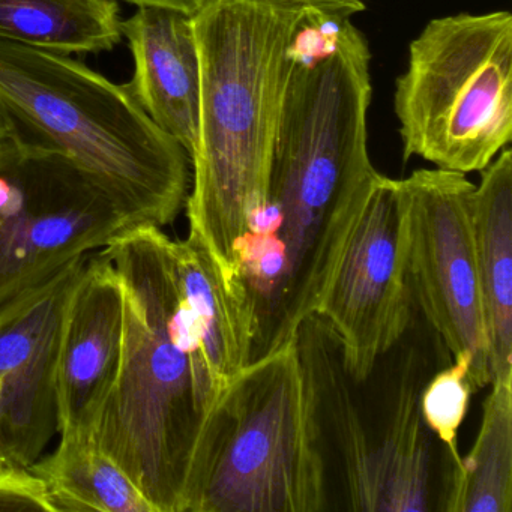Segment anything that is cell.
<instances>
[{
  "label": "cell",
  "mask_w": 512,
  "mask_h": 512,
  "mask_svg": "<svg viewBox=\"0 0 512 512\" xmlns=\"http://www.w3.org/2000/svg\"><path fill=\"white\" fill-rule=\"evenodd\" d=\"M404 161L469 175L512 139V16L509 11L437 17L410 43L395 82Z\"/></svg>",
  "instance_id": "8992f818"
},
{
  "label": "cell",
  "mask_w": 512,
  "mask_h": 512,
  "mask_svg": "<svg viewBox=\"0 0 512 512\" xmlns=\"http://www.w3.org/2000/svg\"><path fill=\"white\" fill-rule=\"evenodd\" d=\"M8 136H10V128H8L7 121H5L4 116L0 113V142Z\"/></svg>",
  "instance_id": "603a6c76"
},
{
  "label": "cell",
  "mask_w": 512,
  "mask_h": 512,
  "mask_svg": "<svg viewBox=\"0 0 512 512\" xmlns=\"http://www.w3.org/2000/svg\"><path fill=\"white\" fill-rule=\"evenodd\" d=\"M137 227L104 185L58 152L0 142V302Z\"/></svg>",
  "instance_id": "ba28073f"
},
{
  "label": "cell",
  "mask_w": 512,
  "mask_h": 512,
  "mask_svg": "<svg viewBox=\"0 0 512 512\" xmlns=\"http://www.w3.org/2000/svg\"><path fill=\"white\" fill-rule=\"evenodd\" d=\"M124 2L136 7L172 8L188 14L196 13L197 8L203 4V0H124Z\"/></svg>",
  "instance_id": "7402d4cb"
},
{
  "label": "cell",
  "mask_w": 512,
  "mask_h": 512,
  "mask_svg": "<svg viewBox=\"0 0 512 512\" xmlns=\"http://www.w3.org/2000/svg\"><path fill=\"white\" fill-rule=\"evenodd\" d=\"M31 470L46 484L55 512H155L92 436H61L55 452Z\"/></svg>",
  "instance_id": "ac0fdd59"
},
{
  "label": "cell",
  "mask_w": 512,
  "mask_h": 512,
  "mask_svg": "<svg viewBox=\"0 0 512 512\" xmlns=\"http://www.w3.org/2000/svg\"><path fill=\"white\" fill-rule=\"evenodd\" d=\"M407 211L401 179L377 176L316 314L340 343L353 382L364 385L412 325Z\"/></svg>",
  "instance_id": "30bf717a"
},
{
  "label": "cell",
  "mask_w": 512,
  "mask_h": 512,
  "mask_svg": "<svg viewBox=\"0 0 512 512\" xmlns=\"http://www.w3.org/2000/svg\"><path fill=\"white\" fill-rule=\"evenodd\" d=\"M329 509L325 434L296 340L223 389L187 512Z\"/></svg>",
  "instance_id": "5b68a950"
},
{
  "label": "cell",
  "mask_w": 512,
  "mask_h": 512,
  "mask_svg": "<svg viewBox=\"0 0 512 512\" xmlns=\"http://www.w3.org/2000/svg\"><path fill=\"white\" fill-rule=\"evenodd\" d=\"M124 344V290L103 253L89 254L71 295L56 367L59 436H91Z\"/></svg>",
  "instance_id": "7c38bea8"
},
{
  "label": "cell",
  "mask_w": 512,
  "mask_h": 512,
  "mask_svg": "<svg viewBox=\"0 0 512 512\" xmlns=\"http://www.w3.org/2000/svg\"><path fill=\"white\" fill-rule=\"evenodd\" d=\"M88 256L0 302V457L5 463L31 469L58 433L59 346Z\"/></svg>",
  "instance_id": "8fae6325"
},
{
  "label": "cell",
  "mask_w": 512,
  "mask_h": 512,
  "mask_svg": "<svg viewBox=\"0 0 512 512\" xmlns=\"http://www.w3.org/2000/svg\"><path fill=\"white\" fill-rule=\"evenodd\" d=\"M121 26L134 59L128 88L146 115L190 158L200 107V56L193 14L137 7Z\"/></svg>",
  "instance_id": "4fadbf2b"
},
{
  "label": "cell",
  "mask_w": 512,
  "mask_h": 512,
  "mask_svg": "<svg viewBox=\"0 0 512 512\" xmlns=\"http://www.w3.org/2000/svg\"><path fill=\"white\" fill-rule=\"evenodd\" d=\"M176 275L185 307L215 385L223 392L253 355V322L196 236L173 241Z\"/></svg>",
  "instance_id": "9a60e30c"
},
{
  "label": "cell",
  "mask_w": 512,
  "mask_h": 512,
  "mask_svg": "<svg viewBox=\"0 0 512 512\" xmlns=\"http://www.w3.org/2000/svg\"><path fill=\"white\" fill-rule=\"evenodd\" d=\"M5 461L2 460V457H0V467L4 466Z\"/></svg>",
  "instance_id": "cb8c5ba5"
},
{
  "label": "cell",
  "mask_w": 512,
  "mask_h": 512,
  "mask_svg": "<svg viewBox=\"0 0 512 512\" xmlns=\"http://www.w3.org/2000/svg\"><path fill=\"white\" fill-rule=\"evenodd\" d=\"M472 193V235L490 347L491 380L512 373V152L505 148Z\"/></svg>",
  "instance_id": "5bb4252c"
},
{
  "label": "cell",
  "mask_w": 512,
  "mask_h": 512,
  "mask_svg": "<svg viewBox=\"0 0 512 512\" xmlns=\"http://www.w3.org/2000/svg\"><path fill=\"white\" fill-rule=\"evenodd\" d=\"M305 10L274 0H203L193 13L200 107L185 208L190 235L202 242L232 292L236 245L265 203Z\"/></svg>",
  "instance_id": "3957f363"
},
{
  "label": "cell",
  "mask_w": 512,
  "mask_h": 512,
  "mask_svg": "<svg viewBox=\"0 0 512 512\" xmlns=\"http://www.w3.org/2000/svg\"><path fill=\"white\" fill-rule=\"evenodd\" d=\"M274 2L325 11V13L344 14L349 17L365 10L364 0H274Z\"/></svg>",
  "instance_id": "44dd1931"
},
{
  "label": "cell",
  "mask_w": 512,
  "mask_h": 512,
  "mask_svg": "<svg viewBox=\"0 0 512 512\" xmlns=\"http://www.w3.org/2000/svg\"><path fill=\"white\" fill-rule=\"evenodd\" d=\"M370 62L352 17L307 8L256 218L260 248L292 277L334 268L379 176L368 152Z\"/></svg>",
  "instance_id": "6da1fadb"
},
{
  "label": "cell",
  "mask_w": 512,
  "mask_h": 512,
  "mask_svg": "<svg viewBox=\"0 0 512 512\" xmlns=\"http://www.w3.org/2000/svg\"><path fill=\"white\" fill-rule=\"evenodd\" d=\"M0 113L20 142L65 155L137 226L163 229L185 206V149L116 85L68 55L0 40Z\"/></svg>",
  "instance_id": "277c9868"
},
{
  "label": "cell",
  "mask_w": 512,
  "mask_h": 512,
  "mask_svg": "<svg viewBox=\"0 0 512 512\" xmlns=\"http://www.w3.org/2000/svg\"><path fill=\"white\" fill-rule=\"evenodd\" d=\"M470 367L472 358L469 355L454 356L452 364L434 374L422 389V419L445 448V470L461 463L458 430L466 419L470 395L475 391L470 382Z\"/></svg>",
  "instance_id": "d6986e66"
},
{
  "label": "cell",
  "mask_w": 512,
  "mask_h": 512,
  "mask_svg": "<svg viewBox=\"0 0 512 512\" xmlns=\"http://www.w3.org/2000/svg\"><path fill=\"white\" fill-rule=\"evenodd\" d=\"M490 386L475 443L443 473L436 511L512 512V373Z\"/></svg>",
  "instance_id": "2e32d148"
},
{
  "label": "cell",
  "mask_w": 512,
  "mask_h": 512,
  "mask_svg": "<svg viewBox=\"0 0 512 512\" xmlns=\"http://www.w3.org/2000/svg\"><path fill=\"white\" fill-rule=\"evenodd\" d=\"M316 398L323 433L340 458L347 509L358 512L434 511V436L421 415L424 364L410 355L401 368L382 428L368 427L356 386L334 332L311 316L296 335Z\"/></svg>",
  "instance_id": "52a82bcc"
},
{
  "label": "cell",
  "mask_w": 512,
  "mask_h": 512,
  "mask_svg": "<svg viewBox=\"0 0 512 512\" xmlns=\"http://www.w3.org/2000/svg\"><path fill=\"white\" fill-rule=\"evenodd\" d=\"M101 253L124 290V344L91 436L155 512H187L221 392L182 299L173 239L137 226Z\"/></svg>",
  "instance_id": "7a4b0ae2"
},
{
  "label": "cell",
  "mask_w": 512,
  "mask_h": 512,
  "mask_svg": "<svg viewBox=\"0 0 512 512\" xmlns=\"http://www.w3.org/2000/svg\"><path fill=\"white\" fill-rule=\"evenodd\" d=\"M121 25L116 0H0V40L59 55L109 52Z\"/></svg>",
  "instance_id": "e0dca14e"
},
{
  "label": "cell",
  "mask_w": 512,
  "mask_h": 512,
  "mask_svg": "<svg viewBox=\"0 0 512 512\" xmlns=\"http://www.w3.org/2000/svg\"><path fill=\"white\" fill-rule=\"evenodd\" d=\"M0 511L55 512L46 484L31 469L0 467Z\"/></svg>",
  "instance_id": "ffe728a7"
},
{
  "label": "cell",
  "mask_w": 512,
  "mask_h": 512,
  "mask_svg": "<svg viewBox=\"0 0 512 512\" xmlns=\"http://www.w3.org/2000/svg\"><path fill=\"white\" fill-rule=\"evenodd\" d=\"M401 187L413 304L452 358H472L473 389L485 388L490 347L470 215L475 184L463 173L421 169L401 179Z\"/></svg>",
  "instance_id": "9c48e42d"
}]
</instances>
